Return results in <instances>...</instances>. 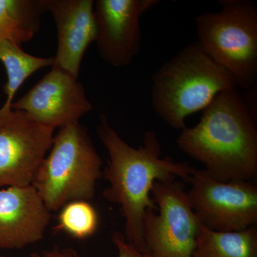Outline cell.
<instances>
[{"label": "cell", "instance_id": "cell-1", "mask_svg": "<svg viewBox=\"0 0 257 257\" xmlns=\"http://www.w3.org/2000/svg\"><path fill=\"white\" fill-rule=\"evenodd\" d=\"M96 133L109 155L103 170L109 187L103 191V195L119 206L125 220V239L141 251L145 213L157 209L150 195L154 183L177 178L189 183L194 167L187 162L162 157V146L155 132H146L143 145L135 148L121 138L106 115L101 114Z\"/></svg>", "mask_w": 257, "mask_h": 257}, {"label": "cell", "instance_id": "cell-2", "mask_svg": "<svg viewBox=\"0 0 257 257\" xmlns=\"http://www.w3.org/2000/svg\"><path fill=\"white\" fill-rule=\"evenodd\" d=\"M256 114L237 89L219 93L192 127L181 130L177 147L220 182L257 176Z\"/></svg>", "mask_w": 257, "mask_h": 257}, {"label": "cell", "instance_id": "cell-3", "mask_svg": "<svg viewBox=\"0 0 257 257\" xmlns=\"http://www.w3.org/2000/svg\"><path fill=\"white\" fill-rule=\"evenodd\" d=\"M152 104L171 127H187L189 116L204 111L219 93L238 89L231 74L194 42L152 76Z\"/></svg>", "mask_w": 257, "mask_h": 257}, {"label": "cell", "instance_id": "cell-4", "mask_svg": "<svg viewBox=\"0 0 257 257\" xmlns=\"http://www.w3.org/2000/svg\"><path fill=\"white\" fill-rule=\"evenodd\" d=\"M102 177L101 157L87 128L77 122L60 128L54 136L31 185L52 212L74 201L91 200Z\"/></svg>", "mask_w": 257, "mask_h": 257}, {"label": "cell", "instance_id": "cell-5", "mask_svg": "<svg viewBox=\"0 0 257 257\" xmlns=\"http://www.w3.org/2000/svg\"><path fill=\"white\" fill-rule=\"evenodd\" d=\"M219 11L196 18L197 42L226 69L238 87L248 90L257 79V6L251 0H220Z\"/></svg>", "mask_w": 257, "mask_h": 257}, {"label": "cell", "instance_id": "cell-6", "mask_svg": "<svg viewBox=\"0 0 257 257\" xmlns=\"http://www.w3.org/2000/svg\"><path fill=\"white\" fill-rule=\"evenodd\" d=\"M153 200L143 220V257H192L202 224L189 202L184 182H155Z\"/></svg>", "mask_w": 257, "mask_h": 257}, {"label": "cell", "instance_id": "cell-7", "mask_svg": "<svg viewBox=\"0 0 257 257\" xmlns=\"http://www.w3.org/2000/svg\"><path fill=\"white\" fill-rule=\"evenodd\" d=\"M187 192L199 222L221 232L241 231L257 223V187L249 181L220 182L194 168Z\"/></svg>", "mask_w": 257, "mask_h": 257}, {"label": "cell", "instance_id": "cell-8", "mask_svg": "<svg viewBox=\"0 0 257 257\" xmlns=\"http://www.w3.org/2000/svg\"><path fill=\"white\" fill-rule=\"evenodd\" d=\"M53 133L25 111H13L0 125V188L31 185Z\"/></svg>", "mask_w": 257, "mask_h": 257}, {"label": "cell", "instance_id": "cell-9", "mask_svg": "<svg viewBox=\"0 0 257 257\" xmlns=\"http://www.w3.org/2000/svg\"><path fill=\"white\" fill-rule=\"evenodd\" d=\"M12 107L53 130L79 122L92 109L82 84L55 66Z\"/></svg>", "mask_w": 257, "mask_h": 257}, {"label": "cell", "instance_id": "cell-10", "mask_svg": "<svg viewBox=\"0 0 257 257\" xmlns=\"http://www.w3.org/2000/svg\"><path fill=\"white\" fill-rule=\"evenodd\" d=\"M157 0H96V44L99 55L115 67L131 64L141 49L140 18Z\"/></svg>", "mask_w": 257, "mask_h": 257}, {"label": "cell", "instance_id": "cell-11", "mask_svg": "<svg viewBox=\"0 0 257 257\" xmlns=\"http://www.w3.org/2000/svg\"><path fill=\"white\" fill-rule=\"evenodd\" d=\"M50 219L32 185L0 189V248L22 249L41 241Z\"/></svg>", "mask_w": 257, "mask_h": 257}, {"label": "cell", "instance_id": "cell-12", "mask_svg": "<svg viewBox=\"0 0 257 257\" xmlns=\"http://www.w3.org/2000/svg\"><path fill=\"white\" fill-rule=\"evenodd\" d=\"M55 20L57 50L53 65L78 78L86 50L95 42L96 25L93 0H43Z\"/></svg>", "mask_w": 257, "mask_h": 257}, {"label": "cell", "instance_id": "cell-13", "mask_svg": "<svg viewBox=\"0 0 257 257\" xmlns=\"http://www.w3.org/2000/svg\"><path fill=\"white\" fill-rule=\"evenodd\" d=\"M43 0H0V40L21 47L38 32Z\"/></svg>", "mask_w": 257, "mask_h": 257}, {"label": "cell", "instance_id": "cell-14", "mask_svg": "<svg viewBox=\"0 0 257 257\" xmlns=\"http://www.w3.org/2000/svg\"><path fill=\"white\" fill-rule=\"evenodd\" d=\"M192 257H257V228L221 232L201 226Z\"/></svg>", "mask_w": 257, "mask_h": 257}, {"label": "cell", "instance_id": "cell-15", "mask_svg": "<svg viewBox=\"0 0 257 257\" xmlns=\"http://www.w3.org/2000/svg\"><path fill=\"white\" fill-rule=\"evenodd\" d=\"M99 217L87 201H74L60 210L57 229L77 239H84L96 232Z\"/></svg>", "mask_w": 257, "mask_h": 257}, {"label": "cell", "instance_id": "cell-16", "mask_svg": "<svg viewBox=\"0 0 257 257\" xmlns=\"http://www.w3.org/2000/svg\"><path fill=\"white\" fill-rule=\"evenodd\" d=\"M111 241L118 250L117 257H143V254L132 243H128L124 234L115 231L111 236ZM31 257H79L72 248L55 247L41 253H34Z\"/></svg>", "mask_w": 257, "mask_h": 257}, {"label": "cell", "instance_id": "cell-17", "mask_svg": "<svg viewBox=\"0 0 257 257\" xmlns=\"http://www.w3.org/2000/svg\"><path fill=\"white\" fill-rule=\"evenodd\" d=\"M0 257H5V256H2V255H0Z\"/></svg>", "mask_w": 257, "mask_h": 257}]
</instances>
